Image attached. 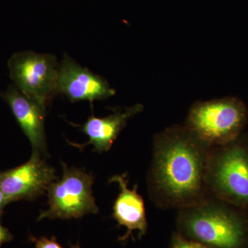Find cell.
Returning a JSON list of instances; mask_svg holds the SVG:
<instances>
[{"label":"cell","instance_id":"obj_1","mask_svg":"<svg viewBox=\"0 0 248 248\" xmlns=\"http://www.w3.org/2000/svg\"><path fill=\"white\" fill-rule=\"evenodd\" d=\"M211 148L185 125H172L158 133L148 176L153 203L180 210L208 197L205 172Z\"/></svg>","mask_w":248,"mask_h":248},{"label":"cell","instance_id":"obj_2","mask_svg":"<svg viewBox=\"0 0 248 248\" xmlns=\"http://www.w3.org/2000/svg\"><path fill=\"white\" fill-rule=\"evenodd\" d=\"M178 223L193 241L210 248H237L243 243L242 222L209 195L200 203L179 210Z\"/></svg>","mask_w":248,"mask_h":248},{"label":"cell","instance_id":"obj_3","mask_svg":"<svg viewBox=\"0 0 248 248\" xmlns=\"http://www.w3.org/2000/svg\"><path fill=\"white\" fill-rule=\"evenodd\" d=\"M246 118V109L233 97L195 103L189 110L185 126L210 147L223 146L236 138Z\"/></svg>","mask_w":248,"mask_h":248},{"label":"cell","instance_id":"obj_4","mask_svg":"<svg viewBox=\"0 0 248 248\" xmlns=\"http://www.w3.org/2000/svg\"><path fill=\"white\" fill-rule=\"evenodd\" d=\"M205 182L209 195L248 205V148L237 143L212 147Z\"/></svg>","mask_w":248,"mask_h":248},{"label":"cell","instance_id":"obj_5","mask_svg":"<svg viewBox=\"0 0 248 248\" xmlns=\"http://www.w3.org/2000/svg\"><path fill=\"white\" fill-rule=\"evenodd\" d=\"M59 66L55 55L32 50L14 53L8 61L14 86L45 110L58 94Z\"/></svg>","mask_w":248,"mask_h":248},{"label":"cell","instance_id":"obj_6","mask_svg":"<svg viewBox=\"0 0 248 248\" xmlns=\"http://www.w3.org/2000/svg\"><path fill=\"white\" fill-rule=\"evenodd\" d=\"M62 164L63 175L60 181H55L49 186L48 209L41 213L38 221L46 218H79L99 211L93 195L92 174Z\"/></svg>","mask_w":248,"mask_h":248},{"label":"cell","instance_id":"obj_7","mask_svg":"<svg viewBox=\"0 0 248 248\" xmlns=\"http://www.w3.org/2000/svg\"><path fill=\"white\" fill-rule=\"evenodd\" d=\"M56 180L55 169L37 153H32L25 164L0 172V186L7 204L35 200L47 192L50 184Z\"/></svg>","mask_w":248,"mask_h":248},{"label":"cell","instance_id":"obj_8","mask_svg":"<svg viewBox=\"0 0 248 248\" xmlns=\"http://www.w3.org/2000/svg\"><path fill=\"white\" fill-rule=\"evenodd\" d=\"M57 92L70 102L88 101L91 106L94 101L107 99L116 94L105 78L81 66L67 53L60 62Z\"/></svg>","mask_w":248,"mask_h":248},{"label":"cell","instance_id":"obj_9","mask_svg":"<svg viewBox=\"0 0 248 248\" xmlns=\"http://www.w3.org/2000/svg\"><path fill=\"white\" fill-rule=\"evenodd\" d=\"M0 97L8 104L18 125L30 141L32 153L46 154V110L24 96L14 85L0 93Z\"/></svg>","mask_w":248,"mask_h":248},{"label":"cell","instance_id":"obj_10","mask_svg":"<svg viewBox=\"0 0 248 248\" xmlns=\"http://www.w3.org/2000/svg\"><path fill=\"white\" fill-rule=\"evenodd\" d=\"M143 110V106L137 104L124 110L115 111L107 117H97L91 115L84 125H81V131L89 137V141L83 144L69 141L68 143L79 149L92 145L97 153L108 151L128 121Z\"/></svg>","mask_w":248,"mask_h":248},{"label":"cell","instance_id":"obj_11","mask_svg":"<svg viewBox=\"0 0 248 248\" xmlns=\"http://www.w3.org/2000/svg\"><path fill=\"white\" fill-rule=\"evenodd\" d=\"M110 182L117 183L120 187V194L114 204L113 217L119 224L128 228L123 239H126L134 231L144 234L147 228L146 210L144 202L138 192V186L133 190L128 188L126 174L114 176Z\"/></svg>","mask_w":248,"mask_h":248},{"label":"cell","instance_id":"obj_12","mask_svg":"<svg viewBox=\"0 0 248 248\" xmlns=\"http://www.w3.org/2000/svg\"><path fill=\"white\" fill-rule=\"evenodd\" d=\"M171 248H210L205 245L195 241H190L183 238L179 235H176L173 238Z\"/></svg>","mask_w":248,"mask_h":248},{"label":"cell","instance_id":"obj_13","mask_svg":"<svg viewBox=\"0 0 248 248\" xmlns=\"http://www.w3.org/2000/svg\"><path fill=\"white\" fill-rule=\"evenodd\" d=\"M31 240L35 244L36 248H62L61 246L57 242L55 237L51 239L42 237L40 239L35 237H31ZM71 248H81L78 245L73 246Z\"/></svg>","mask_w":248,"mask_h":248},{"label":"cell","instance_id":"obj_14","mask_svg":"<svg viewBox=\"0 0 248 248\" xmlns=\"http://www.w3.org/2000/svg\"><path fill=\"white\" fill-rule=\"evenodd\" d=\"M1 215H2V213H0V217H1ZM13 238H14V236L10 232L9 230L2 226V225L1 224V222H0V247L3 244L11 241Z\"/></svg>","mask_w":248,"mask_h":248},{"label":"cell","instance_id":"obj_15","mask_svg":"<svg viewBox=\"0 0 248 248\" xmlns=\"http://www.w3.org/2000/svg\"><path fill=\"white\" fill-rule=\"evenodd\" d=\"M6 205H7V202L0 186V213H3V210Z\"/></svg>","mask_w":248,"mask_h":248}]
</instances>
